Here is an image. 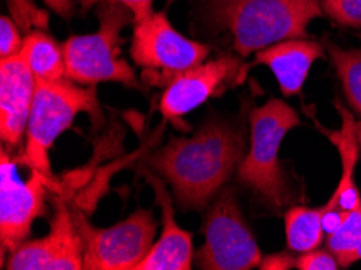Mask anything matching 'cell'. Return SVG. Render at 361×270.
<instances>
[{
    "label": "cell",
    "instance_id": "20",
    "mask_svg": "<svg viewBox=\"0 0 361 270\" xmlns=\"http://www.w3.org/2000/svg\"><path fill=\"white\" fill-rule=\"evenodd\" d=\"M322 12L332 23L343 27H361V0H321Z\"/></svg>",
    "mask_w": 361,
    "mask_h": 270
},
{
    "label": "cell",
    "instance_id": "8",
    "mask_svg": "<svg viewBox=\"0 0 361 270\" xmlns=\"http://www.w3.org/2000/svg\"><path fill=\"white\" fill-rule=\"evenodd\" d=\"M21 152H0V241L2 257L25 243L37 217L46 212L47 190L59 191L56 180L31 165L30 175H20Z\"/></svg>",
    "mask_w": 361,
    "mask_h": 270
},
{
    "label": "cell",
    "instance_id": "24",
    "mask_svg": "<svg viewBox=\"0 0 361 270\" xmlns=\"http://www.w3.org/2000/svg\"><path fill=\"white\" fill-rule=\"evenodd\" d=\"M290 252H274V254L262 256L258 269L261 270H288L295 267L297 257Z\"/></svg>",
    "mask_w": 361,
    "mask_h": 270
},
{
    "label": "cell",
    "instance_id": "13",
    "mask_svg": "<svg viewBox=\"0 0 361 270\" xmlns=\"http://www.w3.org/2000/svg\"><path fill=\"white\" fill-rule=\"evenodd\" d=\"M143 176L154 190L156 202L161 207L162 233L136 270H190L195 257L193 236L175 222L173 202L164 181L147 170H143Z\"/></svg>",
    "mask_w": 361,
    "mask_h": 270
},
{
    "label": "cell",
    "instance_id": "16",
    "mask_svg": "<svg viewBox=\"0 0 361 270\" xmlns=\"http://www.w3.org/2000/svg\"><path fill=\"white\" fill-rule=\"evenodd\" d=\"M20 55L36 80L57 81L67 78L63 49L46 32L31 31L30 35H26Z\"/></svg>",
    "mask_w": 361,
    "mask_h": 270
},
{
    "label": "cell",
    "instance_id": "7",
    "mask_svg": "<svg viewBox=\"0 0 361 270\" xmlns=\"http://www.w3.org/2000/svg\"><path fill=\"white\" fill-rule=\"evenodd\" d=\"M204 245L196 264L204 270H250L258 267L262 252L245 222L233 188H222L202 223Z\"/></svg>",
    "mask_w": 361,
    "mask_h": 270
},
{
    "label": "cell",
    "instance_id": "15",
    "mask_svg": "<svg viewBox=\"0 0 361 270\" xmlns=\"http://www.w3.org/2000/svg\"><path fill=\"white\" fill-rule=\"evenodd\" d=\"M338 112L342 117V128L338 133L332 135V142H336L341 154L342 161V175L341 180L334 190L324 206H321V211H343L350 212L361 207V195L357 183H355V167L360 161V146L357 140V130H355V118L352 112H348L345 107L337 104Z\"/></svg>",
    "mask_w": 361,
    "mask_h": 270
},
{
    "label": "cell",
    "instance_id": "14",
    "mask_svg": "<svg viewBox=\"0 0 361 270\" xmlns=\"http://www.w3.org/2000/svg\"><path fill=\"white\" fill-rule=\"evenodd\" d=\"M324 49L321 42L306 37L286 39L256 52L253 65H264L274 73L283 96H298L313 63L324 57Z\"/></svg>",
    "mask_w": 361,
    "mask_h": 270
},
{
    "label": "cell",
    "instance_id": "25",
    "mask_svg": "<svg viewBox=\"0 0 361 270\" xmlns=\"http://www.w3.org/2000/svg\"><path fill=\"white\" fill-rule=\"evenodd\" d=\"M52 12H56L62 18H70L73 12V0H44Z\"/></svg>",
    "mask_w": 361,
    "mask_h": 270
},
{
    "label": "cell",
    "instance_id": "18",
    "mask_svg": "<svg viewBox=\"0 0 361 270\" xmlns=\"http://www.w3.org/2000/svg\"><path fill=\"white\" fill-rule=\"evenodd\" d=\"M327 54L337 71L353 113L361 115V47L343 49L336 42H326Z\"/></svg>",
    "mask_w": 361,
    "mask_h": 270
},
{
    "label": "cell",
    "instance_id": "17",
    "mask_svg": "<svg viewBox=\"0 0 361 270\" xmlns=\"http://www.w3.org/2000/svg\"><path fill=\"white\" fill-rule=\"evenodd\" d=\"M287 247L293 252H306L316 247L326 238L322 230V214L319 207L293 206L283 214Z\"/></svg>",
    "mask_w": 361,
    "mask_h": 270
},
{
    "label": "cell",
    "instance_id": "12",
    "mask_svg": "<svg viewBox=\"0 0 361 270\" xmlns=\"http://www.w3.org/2000/svg\"><path fill=\"white\" fill-rule=\"evenodd\" d=\"M35 91L36 78L20 54L0 57V137L10 152L23 147Z\"/></svg>",
    "mask_w": 361,
    "mask_h": 270
},
{
    "label": "cell",
    "instance_id": "10",
    "mask_svg": "<svg viewBox=\"0 0 361 270\" xmlns=\"http://www.w3.org/2000/svg\"><path fill=\"white\" fill-rule=\"evenodd\" d=\"M85 245L78 225L63 200L54 202L51 230L42 238L25 241L10 252L8 270H81Z\"/></svg>",
    "mask_w": 361,
    "mask_h": 270
},
{
    "label": "cell",
    "instance_id": "19",
    "mask_svg": "<svg viewBox=\"0 0 361 270\" xmlns=\"http://www.w3.org/2000/svg\"><path fill=\"white\" fill-rule=\"evenodd\" d=\"M326 246L337 257L341 269L361 261V207L350 211L341 227L326 236Z\"/></svg>",
    "mask_w": 361,
    "mask_h": 270
},
{
    "label": "cell",
    "instance_id": "22",
    "mask_svg": "<svg viewBox=\"0 0 361 270\" xmlns=\"http://www.w3.org/2000/svg\"><path fill=\"white\" fill-rule=\"evenodd\" d=\"M21 46H23V39H21L20 30L15 26L12 18L2 16L0 18V57L20 54Z\"/></svg>",
    "mask_w": 361,
    "mask_h": 270
},
{
    "label": "cell",
    "instance_id": "21",
    "mask_svg": "<svg viewBox=\"0 0 361 270\" xmlns=\"http://www.w3.org/2000/svg\"><path fill=\"white\" fill-rule=\"evenodd\" d=\"M295 269L298 270H337L341 269V264H338L337 257L334 256V252L326 247V250H321V247H316V250L300 252L297 257V262H295Z\"/></svg>",
    "mask_w": 361,
    "mask_h": 270
},
{
    "label": "cell",
    "instance_id": "26",
    "mask_svg": "<svg viewBox=\"0 0 361 270\" xmlns=\"http://www.w3.org/2000/svg\"><path fill=\"white\" fill-rule=\"evenodd\" d=\"M355 130H357V140H358V146L361 152V120H358V122L355 123Z\"/></svg>",
    "mask_w": 361,
    "mask_h": 270
},
{
    "label": "cell",
    "instance_id": "3",
    "mask_svg": "<svg viewBox=\"0 0 361 270\" xmlns=\"http://www.w3.org/2000/svg\"><path fill=\"white\" fill-rule=\"evenodd\" d=\"M298 125V112L282 99H269L250 113V147L238 165L237 178L274 211L293 200L279 149L288 131Z\"/></svg>",
    "mask_w": 361,
    "mask_h": 270
},
{
    "label": "cell",
    "instance_id": "1",
    "mask_svg": "<svg viewBox=\"0 0 361 270\" xmlns=\"http://www.w3.org/2000/svg\"><path fill=\"white\" fill-rule=\"evenodd\" d=\"M245 149L242 130L216 120L191 137H173L147 164L171 185L182 211H202L237 172Z\"/></svg>",
    "mask_w": 361,
    "mask_h": 270
},
{
    "label": "cell",
    "instance_id": "11",
    "mask_svg": "<svg viewBox=\"0 0 361 270\" xmlns=\"http://www.w3.org/2000/svg\"><path fill=\"white\" fill-rule=\"evenodd\" d=\"M238 75H245L242 60L233 55H221L190 68L169 82L161 96L159 112L175 126H182L185 115L217 96Z\"/></svg>",
    "mask_w": 361,
    "mask_h": 270
},
{
    "label": "cell",
    "instance_id": "23",
    "mask_svg": "<svg viewBox=\"0 0 361 270\" xmlns=\"http://www.w3.org/2000/svg\"><path fill=\"white\" fill-rule=\"evenodd\" d=\"M78 2H80L81 10H90L92 5H97L101 2L122 4L131 10V13L135 16V23L154 13L152 12V4H154V0H78Z\"/></svg>",
    "mask_w": 361,
    "mask_h": 270
},
{
    "label": "cell",
    "instance_id": "2",
    "mask_svg": "<svg viewBox=\"0 0 361 270\" xmlns=\"http://www.w3.org/2000/svg\"><path fill=\"white\" fill-rule=\"evenodd\" d=\"M202 12L212 31L231 32L240 57L306 37L311 21L324 15L321 0H204Z\"/></svg>",
    "mask_w": 361,
    "mask_h": 270
},
{
    "label": "cell",
    "instance_id": "4",
    "mask_svg": "<svg viewBox=\"0 0 361 270\" xmlns=\"http://www.w3.org/2000/svg\"><path fill=\"white\" fill-rule=\"evenodd\" d=\"M99 30L91 35L72 36L62 44L67 78L81 86L114 81L143 91L131 65L120 57L122 31L135 23L131 10L117 2H101L96 10Z\"/></svg>",
    "mask_w": 361,
    "mask_h": 270
},
{
    "label": "cell",
    "instance_id": "9",
    "mask_svg": "<svg viewBox=\"0 0 361 270\" xmlns=\"http://www.w3.org/2000/svg\"><path fill=\"white\" fill-rule=\"evenodd\" d=\"M75 222L83 238L86 270H136L154 246L159 228L152 211L143 207L109 228L91 227L80 212H75Z\"/></svg>",
    "mask_w": 361,
    "mask_h": 270
},
{
    "label": "cell",
    "instance_id": "6",
    "mask_svg": "<svg viewBox=\"0 0 361 270\" xmlns=\"http://www.w3.org/2000/svg\"><path fill=\"white\" fill-rule=\"evenodd\" d=\"M209 54L207 44L175 30L166 12H154L135 23L130 55L145 70L147 85L167 86L175 76L206 62Z\"/></svg>",
    "mask_w": 361,
    "mask_h": 270
},
{
    "label": "cell",
    "instance_id": "5",
    "mask_svg": "<svg viewBox=\"0 0 361 270\" xmlns=\"http://www.w3.org/2000/svg\"><path fill=\"white\" fill-rule=\"evenodd\" d=\"M87 112L96 120L101 115L96 86H81L72 80H36L35 99L26 128L25 161L49 178L56 180L51 170V151L57 137L72 126L76 115Z\"/></svg>",
    "mask_w": 361,
    "mask_h": 270
}]
</instances>
